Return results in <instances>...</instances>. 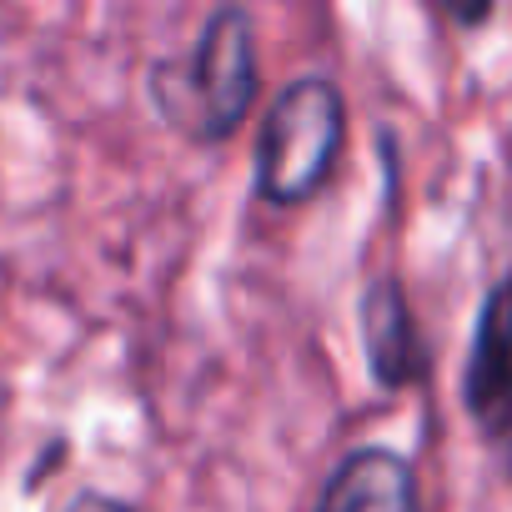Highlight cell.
<instances>
[{
	"label": "cell",
	"mask_w": 512,
	"mask_h": 512,
	"mask_svg": "<svg viewBox=\"0 0 512 512\" xmlns=\"http://www.w3.org/2000/svg\"><path fill=\"white\" fill-rule=\"evenodd\" d=\"M312 512H422L417 472L392 447H357L322 482Z\"/></svg>",
	"instance_id": "cell-4"
},
{
	"label": "cell",
	"mask_w": 512,
	"mask_h": 512,
	"mask_svg": "<svg viewBox=\"0 0 512 512\" xmlns=\"http://www.w3.org/2000/svg\"><path fill=\"white\" fill-rule=\"evenodd\" d=\"M347 136V101L337 81L327 76H297L277 91L262 141H256V191L272 206H302L312 201L342 151Z\"/></svg>",
	"instance_id": "cell-2"
},
{
	"label": "cell",
	"mask_w": 512,
	"mask_h": 512,
	"mask_svg": "<svg viewBox=\"0 0 512 512\" xmlns=\"http://www.w3.org/2000/svg\"><path fill=\"white\" fill-rule=\"evenodd\" d=\"M362 347L382 387H407L427 372V347L397 277H377L362 297Z\"/></svg>",
	"instance_id": "cell-5"
},
{
	"label": "cell",
	"mask_w": 512,
	"mask_h": 512,
	"mask_svg": "<svg viewBox=\"0 0 512 512\" xmlns=\"http://www.w3.org/2000/svg\"><path fill=\"white\" fill-rule=\"evenodd\" d=\"M61 512H136V507L121 502V497H111V492H91V487H86V492H76Z\"/></svg>",
	"instance_id": "cell-6"
},
{
	"label": "cell",
	"mask_w": 512,
	"mask_h": 512,
	"mask_svg": "<svg viewBox=\"0 0 512 512\" xmlns=\"http://www.w3.org/2000/svg\"><path fill=\"white\" fill-rule=\"evenodd\" d=\"M462 402L467 417L492 437H512V277L492 282L477 312L467 372H462Z\"/></svg>",
	"instance_id": "cell-3"
},
{
	"label": "cell",
	"mask_w": 512,
	"mask_h": 512,
	"mask_svg": "<svg viewBox=\"0 0 512 512\" xmlns=\"http://www.w3.org/2000/svg\"><path fill=\"white\" fill-rule=\"evenodd\" d=\"M151 101L186 141H226L256 101V36L236 6L211 11L186 56L151 66Z\"/></svg>",
	"instance_id": "cell-1"
}]
</instances>
